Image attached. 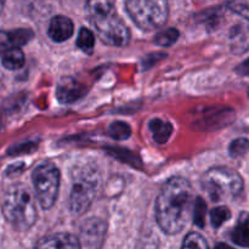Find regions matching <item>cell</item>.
I'll use <instances>...</instances> for the list:
<instances>
[{
  "label": "cell",
  "mask_w": 249,
  "mask_h": 249,
  "mask_svg": "<svg viewBox=\"0 0 249 249\" xmlns=\"http://www.w3.org/2000/svg\"><path fill=\"white\" fill-rule=\"evenodd\" d=\"M195 196L189 180L173 177L163 185L156 199V220L163 232L177 235L194 214Z\"/></svg>",
  "instance_id": "obj_1"
},
{
  "label": "cell",
  "mask_w": 249,
  "mask_h": 249,
  "mask_svg": "<svg viewBox=\"0 0 249 249\" xmlns=\"http://www.w3.org/2000/svg\"><path fill=\"white\" fill-rule=\"evenodd\" d=\"M85 11L88 19L105 44L118 48L128 45L130 31L117 14L111 0H88Z\"/></svg>",
  "instance_id": "obj_2"
},
{
  "label": "cell",
  "mask_w": 249,
  "mask_h": 249,
  "mask_svg": "<svg viewBox=\"0 0 249 249\" xmlns=\"http://www.w3.org/2000/svg\"><path fill=\"white\" fill-rule=\"evenodd\" d=\"M101 182V172L95 162L85 160L78 163L72 170V190L70 195L71 212L82 215L94 201Z\"/></svg>",
  "instance_id": "obj_3"
},
{
  "label": "cell",
  "mask_w": 249,
  "mask_h": 249,
  "mask_svg": "<svg viewBox=\"0 0 249 249\" xmlns=\"http://www.w3.org/2000/svg\"><path fill=\"white\" fill-rule=\"evenodd\" d=\"M2 214L18 231H26L36 224V208L32 192L22 184L12 185L2 198Z\"/></svg>",
  "instance_id": "obj_4"
},
{
  "label": "cell",
  "mask_w": 249,
  "mask_h": 249,
  "mask_svg": "<svg viewBox=\"0 0 249 249\" xmlns=\"http://www.w3.org/2000/svg\"><path fill=\"white\" fill-rule=\"evenodd\" d=\"M202 187L213 202L236 198L243 190V179L235 169L214 167L202 177Z\"/></svg>",
  "instance_id": "obj_5"
},
{
  "label": "cell",
  "mask_w": 249,
  "mask_h": 249,
  "mask_svg": "<svg viewBox=\"0 0 249 249\" xmlns=\"http://www.w3.org/2000/svg\"><path fill=\"white\" fill-rule=\"evenodd\" d=\"M124 5L134 23L142 31H155L168 21V0H124Z\"/></svg>",
  "instance_id": "obj_6"
},
{
  "label": "cell",
  "mask_w": 249,
  "mask_h": 249,
  "mask_svg": "<svg viewBox=\"0 0 249 249\" xmlns=\"http://www.w3.org/2000/svg\"><path fill=\"white\" fill-rule=\"evenodd\" d=\"M32 180L41 208L45 211L53 208L60 189V170L57 167L50 162L41 163L33 170Z\"/></svg>",
  "instance_id": "obj_7"
},
{
  "label": "cell",
  "mask_w": 249,
  "mask_h": 249,
  "mask_svg": "<svg viewBox=\"0 0 249 249\" xmlns=\"http://www.w3.org/2000/svg\"><path fill=\"white\" fill-rule=\"evenodd\" d=\"M107 225L99 218H90L82 224L79 230V241L82 247L100 248L102 247L106 237Z\"/></svg>",
  "instance_id": "obj_8"
},
{
  "label": "cell",
  "mask_w": 249,
  "mask_h": 249,
  "mask_svg": "<svg viewBox=\"0 0 249 249\" xmlns=\"http://www.w3.org/2000/svg\"><path fill=\"white\" fill-rule=\"evenodd\" d=\"M87 94V87L72 77H65L58 82L56 97L61 104L70 105L78 101Z\"/></svg>",
  "instance_id": "obj_9"
},
{
  "label": "cell",
  "mask_w": 249,
  "mask_h": 249,
  "mask_svg": "<svg viewBox=\"0 0 249 249\" xmlns=\"http://www.w3.org/2000/svg\"><path fill=\"white\" fill-rule=\"evenodd\" d=\"M31 29L18 28L14 31H0V53L11 48H19L33 38Z\"/></svg>",
  "instance_id": "obj_10"
},
{
  "label": "cell",
  "mask_w": 249,
  "mask_h": 249,
  "mask_svg": "<svg viewBox=\"0 0 249 249\" xmlns=\"http://www.w3.org/2000/svg\"><path fill=\"white\" fill-rule=\"evenodd\" d=\"M38 248H55V249H78L82 247L79 238L67 232L53 233L41 238L36 243Z\"/></svg>",
  "instance_id": "obj_11"
},
{
  "label": "cell",
  "mask_w": 249,
  "mask_h": 249,
  "mask_svg": "<svg viewBox=\"0 0 249 249\" xmlns=\"http://www.w3.org/2000/svg\"><path fill=\"white\" fill-rule=\"evenodd\" d=\"M74 32V24L72 19L66 16H55L51 18L49 24L48 34L56 43H62L70 39Z\"/></svg>",
  "instance_id": "obj_12"
},
{
  "label": "cell",
  "mask_w": 249,
  "mask_h": 249,
  "mask_svg": "<svg viewBox=\"0 0 249 249\" xmlns=\"http://www.w3.org/2000/svg\"><path fill=\"white\" fill-rule=\"evenodd\" d=\"M231 241L240 247L249 248V213L242 212L235 228L231 231Z\"/></svg>",
  "instance_id": "obj_13"
},
{
  "label": "cell",
  "mask_w": 249,
  "mask_h": 249,
  "mask_svg": "<svg viewBox=\"0 0 249 249\" xmlns=\"http://www.w3.org/2000/svg\"><path fill=\"white\" fill-rule=\"evenodd\" d=\"M148 129L151 131L153 141L157 145H164L173 133V125L168 121L160 118L151 119L148 123Z\"/></svg>",
  "instance_id": "obj_14"
},
{
  "label": "cell",
  "mask_w": 249,
  "mask_h": 249,
  "mask_svg": "<svg viewBox=\"0 0 249 249\" xmlns=\"http://www.w3.org/2000/svg\"><path fill=\"white\" fill-rule=\"evenodd\" d=\"M230 43L231 49L235 53H245L249 49V28H246L242 24H238L237 27L231 31L230 33Z\"/></svg>",
  "instance_id": "obj_15"
},
{
  "label": "cell",
  "mask_w": 249,
  "mask_h": 249,
  "mask_svg": "<svg viewBox=\"0 0 249 249\" xmlns=\"http://www.w3.org/2000/svg\"><path fill=\"white\" fill-rule=\"evenodd\" d=\"M1 63L5 68L10 71H16L23 67L24 53L19 48H11L0 53Z\"/></svg>",
  "instance_id": "obj_16"
},
{
  "label": "cell",
  "mask_w": 249,
  "mask_h": 249,
  "mask_svg": "<svg viewBox=\"0 0 249 249\" xmlns=\"http://www.w3.org/2000/svg\"><path fill=\"white\" fill-rule=\"evenodd\" d=\"M107 134H108V136H111L113 140L123 141L130 138L131 128L128 123H125V122L117 121L113 122V123L108 126Z\"/></svg>",
  "instance_id": "obj_17"
},
{
  "label": "cell",
  "mask_w": 249,
  "mask_h": 249,
  "mask_svg": "<svg viewBox=\"0 0 249 249\" xmlns=\"http://www.w3.org/2000/svg\"><path fill=\"white\" fill-rule=\"evenodd\" d=\"M77 46L80 50L84 51L85 53L91 55L95 48V36L92 34V32L90 31V29L85 28V27H82V28L79 29L77 39Z\"/></svg>",
  "instance_id": "obj_18"
},
{
  "label": "cell",
  "mask_w": 249,
  "mask_h": 249,
  "mask_svg": "<svg viewBox=\"0 0 249 249\" xmlns=\"http://www.w3.org/2000/svg\"><path fill=\"white\" fill-rule=\"evenodd\" d=\"M179 31L175 28H168L165 31L160 32L157 36H155V44H157L158 46H172L173 44L177 43V40L179 39Z\"/></svg>",
  "instance_id": "obj_19"
},
{
  "label": "cell",
  "mask_w": 249,
  "mask_h": 249,
  "mask_svg": "<svg viewBox=\"0 0 249 249\" xmlns=\"http://www.w3.org/2000/svg\"><path fill=\"white\" fill-rule=\"evenodd\" d=\"M231 218V212L228 207L220 206L214 208L211 212V221L212 226L214 229H219L224 223H226L228 220H230Z\"/></svg>",
  "instance_id": "obj_20"
},
{
  "label": "cell",
  "mask_w": 249,
  "mask_h": 249,
  "mask_svg": "<svg viewBox=\"0 0 249 249\" xmlns=\"http://www.w3.org/2000/svg\"><path fill=\"white\" fill-rule=\"evenodd\" d=\"M249 151V140L246 138L235 139L229 146V155L232 158H241Z\"/></svg>",
  "instance_id": "obj_21"
},
{
  "label": "cell",
  "mask_w": 249,
  "mask_h": 249,
  "mask_svg": "<svg viewBox=\"0 0 249 249\" xmlns=\"http://www.w3.org/2000/svg\"><path fill=\"white\" fill-rule=\"evenodd\" d=\"M206 213H207V204L201 197H197L196 201H195L194 206V214H192V218H194L195 225L198 226V228H204L206 225Z\"/></svg>",
  "instance_id": "obj_22"
},
{
  "label": "cell",
  "mask_w": 249,
  "mask_h": 249,
  "mask_svg": "<svg viewBox=\"0 0 249 249\" xmlns=\"http://www.w3.org/2000/svg\"><path fill=\"white\" fill-rule=\"evenodd\" d=\"M181 247L182 248L207 249V248H209V245H208V242H207L206 238H204L202 235H199L198 232H190L189 235L185 237Z\"/></svg>",
  "instance_id": "obj_23"
},
{
  "label": "cell",
  "mask_w": 249,
  "mask_h": 249,
  "mask_svg": "<svg viewBox=\"0 0 249 249\" xmlns=\"http://www.w3.org/2000/svg\"><path fill=\"white\" fill-rule=\"evenodd\" d=\"M228 7L249 21V0H231L228 2Z\"/></svg>",
  "instance_id": "obj_24"
},
{
  "label": "cell",
  "mask_w": 249,
  "mask_h": 249,
  "mask_svg": "<svg viewBox=\"0 0 249 249\" xmlns=\"http://www.w3.org/2000/svg\"><path fill=\"white\" fill-rule=\"evenodd\" d=\"M4 5H5V0H0V14H1L2 10H4Z\"/></svg>",
  "instance_id": "obj_25"
}]
</instances>
